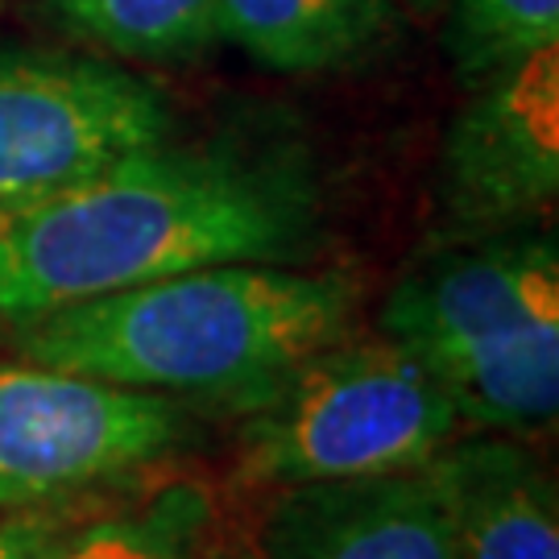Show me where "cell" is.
<instances>
[{
    "instance_id": "6da1fadb",
    "label": "cell",
    "mask_w": 559,
    "mask_h": 559,
    "mask_svg": "<svg viewBox=\"0 0 559 559\" xmlns=\"http://www.w3.org/2000/svg\"><path fill=\"white\" fill-rule=\"evenodd\" d=\"M307 228L295 170L158 141L0 212V316L25 323L203 265L278 261Z\"/></svg>"
},
{
    "instance_id": "7a4b0ae2",
    "label": "cell",
    "mask_w": 559,
    "mask_h": 559,
    "mask_svg": "<svg viewBox=\"0 0 559 559\" xmlns=\"http://www.w3.org/2000/svg\"><path fill=\"white\" fill-rule=\"evenodd\" d=\"M353 307L348 274L228 261L17 328L25 360L46 369L253 411L302 360L344 340Z\"/></svg>"
},
{
    "instance_id": "3957f363",
    "label": "cell",
    "mask_w": 559,
    "mask_h": 559,
    "mask_svg": "<svg viewBox=\"0 0 559 559\" xmlns=\"http://www.w3.org/2000/svg\"><path fill=\"white\" fill-rule=\"evenodd\" d=\"M385 336L440 378L468 427H543L559 411V258L498 240L415 265L381 311Z\"/></svg>"
},
{
    "instance_id": "277c9868",
    "label": "cell",
    "mask_w": 559,
    "mask_h": 559,
    "mask_svg": "<svg viewBox=\"0 0 559 559\" xmlns=\"http://www.w3.org/2000/svg\"><path fill=\"white\" fill-rule=\"evenodd\" d=\"M460 427L456 402L411 348L336 340L249 411L240 480L290 489L415 473Z\"/></svg>"
},
{
    "instance_id": "5b68a950",
    "label": "cell",
    "mask_w": 559,
    "mask_h": 559,
    "mask_svg": "<svg viewBox=\"0 0 559 559\" xmlns=\"http://www.w3.org/2000/svg\"><path fill=\"white\" fill-rule=\"evenodd\" d=\"M182 436L162 394L46 365H0V510H34L133 473Z\"/></svg>"
},
{
    "instance_id": "8992f818",
    "label": "cell",
    "mask_w": 559,
    "mask_h": 559,
    "mask_svg": "<svg viewBox=\"0 0 559 559\" xmlns=\"http://www.w3.org/2000/svg\"><path fill=\"white\" fill-rule=\"evenodd\" d=\"M170 104L120 67L0 55V212L170 138Z\"/></svg>"
},
{
    "instance_id": "52a82bcc",
    "label": "cell",
    "mask_w": 559,
    "mask_h": 559,
    "mask_svg": "<svg viewBox=\"0 0 559 559\" xmlns=\"http://www.w3.org/2000/svg\"><path fill=\"white\" fill-rule=\"evenodd\" d=\"M443 141V191L464 224L539 216L559 195V46L473 83Z\"/></svg>"
},
{
    "instance_id": "ba28073f",
    "label": "cell",
    "mask_w": 559,
    "mask_h": 559,
    "mask_svg": "<svg viewBox=\"0 0 559 559\" xmlns=\"http://www.w3.org/2000/svg\"><path fill=\"white\" fill-rule=\"evenodd\" d=\"M261 559H460L423 468L290 485L265 510Z\"/></svg>"
},
{
    "instance_id": "9c48e42d",
    "label": "cell",
    "mask_w": 559,
    "mask_h": 559,
    "mask_svg": "<svg viewBox=\"0 0 559 559\" xmlns=\"http://www.w3.org/2000/svg\"><path fill=\"white\" fill-rule=\"evenodd\" d=\"M460 559H559L556 485L506 440H464L423 464Z\"/></svg>"
},
{
    "instance_id": "30bf717a",
    "label": "cell",
    "mask_w": 559,
    "mask_h": 559,
    "mask_svg": "<svg viewBox=\"0 0 559 559\" xmlns=\"http://www.w3.org/2000/svg\"><path fill=\"white\" fill-rule=\"evenodd\" d=\"M216 25L261 67L307 75L365 55L390 25V0H216Z\"/></svg>"
},
{
    "instance_id": "8fae6325",
    "label": "cell",
    "mask_w": 559,
    "mask_h": 559,
    "mask_svg": "<svg viewBox=\"0 0 559 559\" xmlns=\"http://www.w3.org/2000/svg\"><path fill=\"white\" fill-rule=\"evenodd\" d=\"M207 526V493L191 480H179L150 501L92 522L87 531H71L55 559H203Z\"/></svg>"
},
{
    "instance_id": "7c38bea8",
    "label": "cell",
    "mask_w": 559,
    "mask_h": 559,
    "mask_svg": "<svg viewBox=\"0 0 559 559\" xmlns=\"http://www.w3.org/2000/svg\"><path fill=\"white\" fill-rule=\"evenodd\" d=\"M71 29L129 59H187L221 38L216 0H50Z\"/></svg>"
},
{
    "instance_id": "4fadbf2b",
    "label": "cell",
    "mask_w": 559,
    "mask_h": 559,
    "mask_svg": "<svg viewBox=\"0 0 559 559\" xmlns=\"http://www.w3.org/2000/svg\"><path fill=\"white\" fill-rule=\"evenodd\" d=\"M559 46V0H456L448 55L464 83H480L535 50Z\"/></svg>"
},
{
    "instance_id": "5bb4252c",
    "label": "cell",
    "mask_w": 559,
    "mask_h": 559,
    "mask_svg": "<svg viewBox=\"0 0 559 559\" xmlns=\"http://www.w3.org/2000/svg\"><path fill=\"white\" fill-rule=\"evenodd\" d=\"M67 539L71 531L62 519L21 510L17 519L0 526V559H55Z\"/></svg>"
},
{
    "instance_id": "9a60e30c",
    "label": "cell",
    "mask_w": 559,
    "mask_h": 559,
    "mask_svg": "<svg viewBox=\"0 0 559 559\" xmlns=\"http://www.w3.org/2000/svg\"><path fill=\"white\" fill-rule=\"evenodd\" d=\"M411 4H419V9H436V4H443V0H411Z\"/></svg>"
},
{
    "instance_id": "2e32d148",
    "label": "cell",
    "mask_w": 559,
    "mask_h": 559,
    "mask_svg": "<svg viewBox=\"0 0 559 559\" xmlns=\"http://www.w3.org/2000/svg\"><path fill=\"white\" fill-rule=\"evenodd\" d=\"M240 559H261V556H240Z\"/></svg>"
}]
</instances>
